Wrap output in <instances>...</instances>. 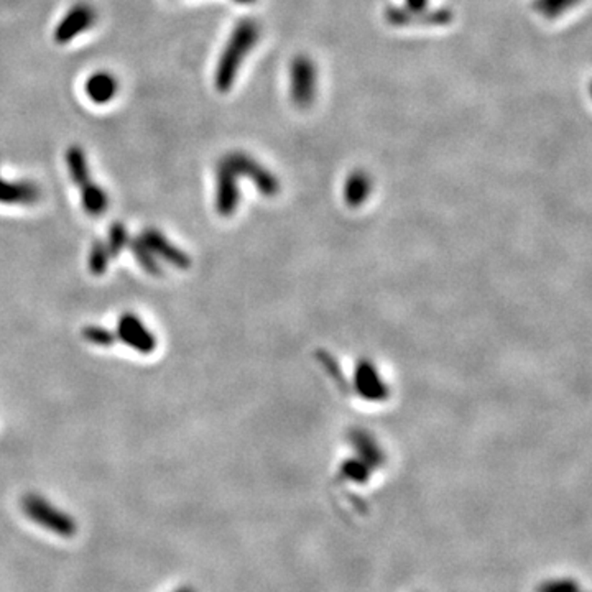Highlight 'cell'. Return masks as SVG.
Wrapping results in <instances>:
<instances>
[{
	"instance_id": "6da1fadb",
	"label": "cell",
	"mask_w": 592,
	"mask_h": 592,
	"mask_svg": "<svg viewBox=\"0 0 592 592\" xmlns=\"http://www.w3.org/2000/svg\"><path fill=\"white\" fill-rule=\"evenodd\" d=\"M260 25L254 18H244L234 26L214 73V84L219 92H227L234 86L240 66L260 40Z\"/></svg>"
},
{
	"instance_id": "7a4b0ae2",
	"label": "cell",
	"mask_w": 592,
	"mask_h": 592,
	"mask_svg": "<svg viewBox=\"0 0 592 592\" xmlns=\"http://www.w3.org/2000/svg\"><path fill=\"white\" fill-rule=\"evenodd\" d=\"M20 505L25 515L30 518L33 523L40 525L51 534L63 538H71L78 532L76 520L40 493H26L22 497Z\"/></svg>"
},
{
	"instance_id": "3957f363",
	"label": "cell",
	"mask_w": 592,
	"mask_h": 592,
	"mask_svg": "<svg viewBox=\"0 0 592 592\" xmlns=\"http://www.w3.org/2000/svg\"><path fill=\"white\" fill-rule=\"evenodd\" d=\"M318 90V68L312 58L300 55L290 66V98L300 109H308L314 102Z\"/></svg>"
},
{
	"instance_id": "277c9868",
	"label": "cell",
	"mask_w": 592,
	"mask_h": 592,
	"mask_svg": "<svg viewBox=\"0 0 592 592\" xmlns=\"http://www.w3.org/2000/svg\"><path fill=\"white\" fill-rule=\"evenodd\" d=\"M386 22L395 26H443L451 24L452 12L449 8H425V10H408L403 5H390L386 10Z\"/></svg>"
},
{
	"instance_id": "5b68a950",
	"label": "cell",
	"mask_w": 592,
	"mask_h": 592,
	"mask_svg": "<svg viewBox=\"0 0 592 592\" xmlns=\"http://www.w3.org/2000/svg\"><path fill=\"white\" fill-rule=\"evenodd\" d=\"M96 20H98L96 8L90 4H84V2L76 4L74 7L68 10V14L58 24L57 30H55V41L59 45H66V43L73 41L78 35L92 28Z\"/></svg>"
},
{
	"instance_id": "8992f818",
	"label": "cell",
	"mask_w": 592,
	"mask_h": 592,
	"mask_svg": "<svg viewBox=\"0 0 592 592\" xmlns=\"http://www.w3.org/2000/svg\"><path fill=\"white\" fill-rule=\"evenodd\" d=\"M224 160L234 168L238 176H247L254 181L255 186L265 195H273L275 191H279V181L252 156L244 152H230L229 155L224 156Z\"/></svg>"
},
{
	"instance_id": "52a82bcc",
	"label": "cell",
	"mask_w": 592,
	"mask_h": 592,
	"mask_svg": "<svg viewBox=\"0 0 592 592\" xmlns=\"http://www.w3.org/2000/svg\"><path fill=\"white\" fill-rule=\"evenodd\" d=\"M117 337L123 344L135 349L137 353L152 354L156 349V339L147 326L133 312H123L117 321Z\"/></svg>"
},
{
	"instance_id": "ba28073f",
	"label": "cell",
	"mask_w": 592,
	"mask_h": 592,
	"mask_svg": "<svg viewBox=\"0 0 592 592\" xmlns=\"http://www.w3.org/2000/svg\"><path fill=\"white\" fill-rule=\"evenodd\" d=\"M140 238L153 254L162 257L164 262L170 263L174 269L188 270L189 267H191L189 255L185 250H181L180 247L174 246L172 240H168L164 232L153 229V227H148V229L142 232Z\"/></svg>"
},
{
	"instance_id": "9c48e42d",
	"label": "cell",
	"mask_w": 592,
	"mask_h": 592,
	"mask_svg": "<svg viewBox=\"0 0 592 592\" xmlns=\"http://www.w3.org/2000/svg\"><path fill=\"white\" fill-rule=\"evenodd\" d=\"M238 205V174L224 158L217 164L216 207L221 216H230Z\"/></svg>"
},
{
	"instance_id": "30bf717a",
	"label": "cell",
	"mask_w": 592,
	"mask_h": 592,
	"mask_svg": "<svg viewBox=\"0 0 592 592\" xmlns=\"http://www.w3.org/2000/svg\"><path fill=\"white\" fill-rule=\"evenodd\" d=\"M40 195V189L33 183L0 178V205H35Z\"/></svg>"
},
{
	"instance_id": "8fae6325",
	"label": "cell",
	"mask_w": 592,
	"mask_h": 592,
	"mask_svg": "<svg viewBox=\"0 0 592 592\" xmlns=\"http://www.w3.org/2000/svg\"><path fill=\"white\" fill-rule=\"evenodd\" d=\"M84 90H86V96L94 104H107L117 96L119 81L114 74L98 71V73L90 74L88 78Z\"/></svg>"
},
{
	"instance_id": "7c38bea8",
	"label": "cell",
	"mask_w": 592,
	"mask_h": 592,
	"mask_svg": "<svg viewBox=\"0 0 592 592\" xmlns=\"http://www.w3.org/2000/svg\"><path fill=\"white\" fill-rule=\"evenodd\" d=\"M66 164H68V168H69L71 180L74 181V185L78 188H86L88 185L92 183V180H90V166H88V160H86V153H84V150L81 147L73 145V147L68 148V152H66Z\"/></svg>"
},
{
	"instance_id": "4fadbf2b",
	"label": "cell",
	"mask_w": 592,
	"mask_h": 592,
	"mask_svg": "<svg viewBox=\"0 0 592 592\" xmlns=\"http://www.w3.org/2000/svg\"><path fill=\"white\" fill-rule=\"evenodd\" d=\"M81 201L84 211L94 217L102 216L109 207V197H107L106 191L94 181L86 188L81 189Z\"/></svg>"
},
{
	"instance_id": "5bb4252c",
	"label": "cell",
	"mask_w": 592,
	"mask_h": 592,
	"mask_svg": "<svg viewBox=\"0 0 592 592\" xmlns=\"http://www.w3.org/2000/svg\"><path fill=\"white\" fill-rule=\"evenodd\" d=\"M129 246H131L132 254L135 255L140 267L147 271L148 275H152V277H162L164 275V269L156 260L155 254L142 242V238H132Z\"/></svg>"
},
{
	"instance_id": "9a60e30c",
	"label": "cell",
	"mask_w": 592,
	"mask_h": 592,
	"mask_svg": "<svg viewBox=\"0 0 592 592\" xmlns=\"http://www.w3.org/2000/svg\"><path fill=\"white\" fill-rule=\"evenodd\" d=\"M111 259H112V257L109 254V248H107L106 242L96 240V242L90 246V259H88V267H90V273H92L94 277L104 275L107 269H109Z\"/></svg>"
},
{
	"instance_id": "2e32d148",
	"label": "cell",
	"mask_w": 592,
	"mask_h": 592,
	"mask_svg": "<svg viewBox=\"0 0 592 592\" xmlns=\"http://www.w3.org/2000/svg\"><path fill=\"white\" fill-rule=\"evenodd\" d=\"M581 0H534V8L544 18H558L567 10L577 5Z\"/></svg>"
},
{
	"instance_id": "e0dca14e",
	"label": "cell",
	"mask_w": 592,
	"mask_h": 592,
	"mask_svg": "<svg viewBox=\"0 0 592 592\" xmlns=\"http://www.w3.org/2000/svg\"><path fill=\"white\" fill-rule=\"evenodd\" d=\"M534 592H586L575 577H550L538 584Z\"/></svg>"
},
{
	"instance_id": "ac0fdd59",
	"label": "cell",
	"mask_w": 592,
	"mask_h": 592,
	"mask_svg": "<svg viewBox=\"0 0 592 592\" xmlns=\"http://www.w3.org/2000/svg\"><path fill=\"white\" fill-rule=\"evenodd\" d=\"M129 244V234L122 222H114L109 230V238H107V248L111 257H119L122 254L123 248Z\"/></svg>"
},
{
	"instance_id": "d6986e66",
	"label": "cell",
	"mask_w": 592,
	"mask_h": 592,
	"mask_svg": "<svg viewBox=\"0 0 592 592\" xmlns=\"http://www.w3.org/2000/svg\"><path fill=\"white\" fill-rule=\"evenodd\" d=\"M82 337L90 344L100 345V347H111L115 343V334L111 329L94 326V324L82 329Z\"/></svg>"
},
{
	"instance_id": "ffe728a7",
	"label": "cell",
	"mask_w": 592,
	"mask_h": 592,
	"mask_svg": "<svg viewBox=\"0 0 592 592\" xmlns=\"http://www.w3.org/2000/svg\"><path fill=\"white\" fill-rule=\"evenodd\" d=\"M369 176L364 172H355L347 181V197L353 203H359L370 188Z\"/></svg>"
},
{
	"instance_id": "44dd1931",
	"label": "cell",
	"mask_w": 592,
	"mask_h": 592,
	"mask_svg": "<svg viewBox=\"0 0 592 592\" xmlns=\"http://www.w3.org/2000/svg\"><path fill=\"white\" fill-rule=\"evenodd\" d=\"M428 4H429V0H405L403 7H407L408 10H425L428 8Z\"/></svg>"
},
{
	"instance_id": "7402d4cb",
	"label": "cell",
	"mask_w": 592,
	"mask_h": 592,
	"mask_svg": "<svg viewBox=\"0 0 592 592\" xmlns=\"http://www.w3.org/2000/svg\"><path fill=\"white\" fill-rule=\"evenodd\" d=\"M172 592H197L193 586H189V584H183V586H180V587H176L174 591Z\"/></svg>"
},
{
	"instance_id": "603a6c76",
	"label": "cell",
	"mask_w": 592,
	"mask_h": 592,
	"mask_svg": "<svg viewBox=\"0 0 592 592\" xmlns=\"http://www.w3.org/2000/svg\"><path fill=\"white\" fill-rule=\"evenodd\" d=\"M238 4H242V5H250V4H255V0H234Z\"/></svg>"
}]
</instances>
